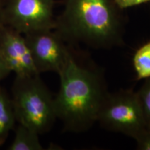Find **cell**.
Segmentation results:
<instances>
[{
    "label": "cell",
    "instance_id": "6da1fadb",
    "mask_svg": "<svg viewBox=\"0 0 150 150\" xmlns=\"http://www.w3.org/2000/svg\"><path fill=\"white\" fill-rule=\"evenodd\" d=\"M59 76L60 88L54 97L56 118L69 132L88 131L97 122L108 93L104 77L96 70L79 64L72 54Z\"/></svg>",
    "mask_w": 150,
    "mask_h": 150
},
{
    "label": "cell",
    "instance_id": "7a4b0ae2",
    "mask_svg": "<svg viewBox=\"0 0 150 150\" xmlns=\"http://www.w3.org/2000/svg\"><path fill=\"white\" fill-rule=\"evenodd\" d=\"M120 10L113 0H64L54 30L65 43L110 48L123 42Z\"/></svg>",
    "mask_w": 150,
    "mask_h": 150
},
{
    "label": "cell",
    "instance_id": "3957f363",
    "mask_svg": "<svg viewBox=\"0 0 150 150\" xmlns=\"http://www.w3.org/2000/svg\"><path fill=\"white\" fill-rule=\"evenodd\" d=\"M11 98L17 123L40 135L51 130L57 120L54 97L40 75L16 76Z\"/></svg>",
    "mask_w": 150,
    "mask_h": 150
},
{
    "label": "cell",
    "instance_id": "277c9868",
    "mask_svg": "<svg viewBox=\"0 0 150 150\" xmlns=\"http://www.w3.org/2000/svg\"><path fill=\"white\" fill-rule=\"evenodd\" d=\"M97 121L106 129L134 140L147 125L136 92L131 90L108 93L99 109Z\"/></svg>",
    "mask_w": 150,
    "mask_h": 150
},
{
    "label": "cell",
    "instance_id": "5b68a950",
    "mask_svg": "<svg viewBox=\"0 0 150 150\" xmlns=\"http://www.w3.org/2000/svg\"><path fill=\"white\" fill-rule=\"evenodd\" d=\"M54 0H6L4 25L22 34L42 29H54Z\"/></svg>",
    "mask_w": 150,
    "mask_h": 150
},
{
    "label": "cell",
    "instance_id": "8992f818",
    "mask_svg": "<svg viewBox=\"0 0 150 150\" xmlns=\"http://www.w3.org/2000/svg\"><path fill=\"white\" fill-rule=\"evenodd\" d=\"M24 35L39 74H59L63 70L72 53L54 29L38 30Z\"/></svg>",
    "mask_w": 150,
    "mask_h": 150
},
{
    "label": "cell",
    "instance_id": "52a82bcc",
    "mask_svg": "<svg viewBox=\"0 0 150 150\" xmlns=\"http://www.w3.org/2000/svg\"><path fill=\"white\" fill-rule=\"evenodd\" d=\"M0 54L16 76L40 75L35 69L24 34L6 25L0 28Z\"/></svg>",
    "mask_w": 150,
    "mask_h": 150
},
{
    "label": "cell",
    "instance_id": "ba28073f",
    "mask_svg": "<svg viewBox=\"0 0 150 150\" xmlns=\"http://www.w3.org/2000/svg\"><path fill=\"white\" fill-rule=\"evenodd\" d=\"M16 123L11 96L0 86V147L5 143Z\"/></svg>",
    "mask_w": 150,
    "mask_h": 150
},
{
    "label": "cell",
    "instance_id": "9c48e42d",
    "mask_svg": "<svg viewBox=\"0 0 150 150\" xmlns=\"http://www.w3.org/2000/svg\"><path fill=\"white\" fill-rule=\"evenodd\" d=\"M15 131L13 140L8 146V150H42L39 136L40 134L33 129L18 124Z\"/></svg>",
    "mask_w": 150,
    "mask_h": 150
},
{
    "label": "cell",
    "instance_id": "30bf717a",
    "mask_svg": "<svg viewBox=\"0 0 150 150\" xmlns=\"http://www.w3.org/2000/svg\"><path fill=\"white\" fill-rule=\"evenodd\" d=\"M137 80L150 78V41L137 50L133 59Z\"/></svg>",
    "mask_w": 150,
    "mask_h": 150
},
{
    "label": "cell",
    "instance_id": "8fae6325",
    "mask_svg": "<svg viewBox=\"0 0 150 150\" xmlns=\"http://www.w3.org/2000/svg\"><path fill=\"white\" fill-rule=\"evenodd\" d=\"M146 125H150V78L145 79L140 88L136 92Z\"/></svg>",
    "mask_w": 150,
    "mask_h": 150
},
{
    "label": "cell",
    "instance_id": "7c38bea8",
    "mask_svg": "<svg viewBox=\"0 0 150 150\" xmlns=\"http://www.w3.org/2000/svg\"><path fill=\"white\" fill-rule=\"evenodd\" d=\"M137 149L139 150H150V125L146 127L136 139Z\"/></svg>",
    "mask_w": 150,
    "mask_h": 150
},
{
    "label": "cell",
    "instance_id": "4fadbf2b",
    "mask_svg": "<svg viewBox=\"0 0 150 150\" xmlns=\"http://www.w3.org/2000/svg\"><path fill=\"white\" fill-rule=\"evenodd\" d=\"M113 1L120 10L150 2V0H113Z\"/></svg>",
    "mask_w": 150,
    "mask_h": 150
},
{
    "label": "cell",
    "instance_id": "5bb4252c",
    "mask_svg": "<svg viewBox=\"0 0 150 150\" xmlns=\"http://www.w3.org/2000/svg\"><path fill=\"white\" fill-rule=\"evenodd\" d=\"M11 73L0 54V83Z\"/></svg>",
    "mask_w": 150,
    "mask_h": 150
},
{
    "label": "cell",
    "instance_id": "9a60e30c",
    "mask_svg": "<svg viewBox=\"0 0 150 150\" xmlns=\"http://www.w3.org/2000/svg\"><path fill=\"white\" fill-rule=\"evenodd\" d=\"M6 4V0H0V28L4 26V11Z\"/></svg>",
    "mask_w": 150,
    "mask_h": 150
}]
</instances>
